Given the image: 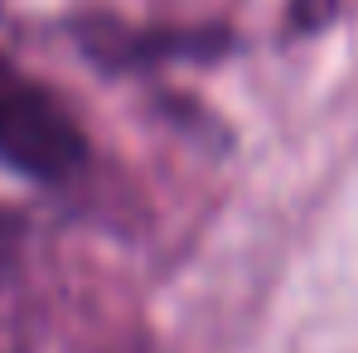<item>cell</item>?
Wrapping results in <instances>:
<instances>
[{"label":"cell","instance_id":"obj_1","mask_svg":"<svg viewBox=\"0 0 358 353\" xmlns=\"http://www.w3.org/2000/svg\"><path fill=\"white\" fill-rule=\"evenodd\" d=\"M92 136L59 92L0 49V165L44 189L92 175Z\"/></svg>","mask_w":358,"mask_h":353},{"label":"cell","instance_id":"obj_2","mask_svg":"<svg viewBox=\"0 0 358 353\" xmlns=\"http://www.w3.org/2000/svg\"><path fill=\"white\" fill-rule=\"evenodd\" d=\"M339 10H344V0H291L286 5V34L291 39H310V34L329 29L339 20Z\"/></svg>","mask_w":358,"mask_h":353},{"label":"cell","instance_id":"obj_3","mask_svg":"<svg viewBox=\"0 0 358 353\" xmlns=\"http://www.w3.org/2000/svg\"><path fill=\"white\" fill-rule=\"evenodd\" d=\"M20 257H24V223H20V213H10L0 203V286L20 271Z\"/></svg>","mask_w":358,"mask_h":353},{"label":"cell","instance_id":"obj_4","mask_svg":"<svg viewBox=\"0 0 358 353\" xmlns=\"http://www.w3.org/2000/svg\"><path fill=\"white\" fill-rule=\"evenodd\" d=\"M0 353H29V334H24V324L0 305Z\"/></svg>","mask_w":358,"mask_h":353}]
</instances>
